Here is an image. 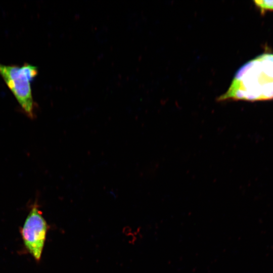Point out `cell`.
I'll return each instance as SVG.
<instances>
[{
	"label": "cell",
	"instance_id": "cell-1",
	"mask_svg": "<svg viewBox=\"0 0 273 273\" xmlns=\"http://www.w3.org/2000/svg\"><path fill=\"white\" fill-rule=\"evenodd\" d=\"M273 99V54H262L236 73L228 90L217 101H265Z\"/></svg>",
	"mask_w": 273,
	"mask_h": 273
},
{
	"label": "cell",
	"instance_id": "cell-3",
	"mask_svg": "<svg viewBox=\"0 0 273 273\" xmlns=\"http://www.w3.org/2000/svg\"><path fill=\"white\" fill-rule=\"evenodd\" d=\"M48 228L39 205L35 202L20 233L25 247L37 261L41 258Z\"/></svg>",
	"mask_w": 273,
	"mask_h": 273
},
{
	"label": "cell",
	"instance_id": "cell-4",
	"mask_svg": "<svg viewBox=\"0 0 273 273\" xmlns=\"http://www.w3.org/2000/svg\"><path fill=\"white\" fill-rule=\"evenodd\" d=\"M254 3L262 15L266 11H273V0L254 1Z\"/></svg>",
	"mask_w": 273,
	"mask_h": 273
},
{
	"label": "cell",
	"instance_id": "cell-2",
	"mask_svg": "<svg viewBox=\"0 0 273 273\" xmlns=\"http://www.w3.org/2000/svg\"><path fill=\"white\" fill-rule=\"evenodd\" d=\"M37 73V68L28 63L21 67L0 63V75L24 113L31 119L35 117L36 104L32 97L31 82Z\"/></svg>",
	"mask_w": 273,
	"mask_h": 273
}]
</instances>
